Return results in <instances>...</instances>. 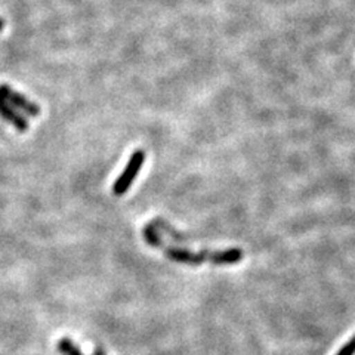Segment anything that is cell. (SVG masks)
I'll return each instance as SVG.
<instances>
[{
  "label": "cell",
  "instance_id": "1",
  "mask_svg": "<svg viewBox=\"0 0 355 355\" xmlns=\"http://www.w3.org/2000/svg\"><path fill=\"white\" fill-rule=\"evenodd\" d=\"M160 249H163L165 255L170 261L178 262V264H188V265H201L204 262H212L215 265H233V264H239L244 256L242 249H228L222 252L203 251L200 253H192L185 249H178V247L166 246L165 243Z\"/></svg>",
  "mask_w": 355,
  "mask_h": 355
},
{
  "label": "cell",
  "instance_id": "2",
  "mask_svg": "<svg viewBox=\"0 0 355 355\" xmlns=\"http://www.w3.org/2000/svg\"><path fill=\"white\" fill-rule=\"evenodd\" d=\"M144 161H145V152L144 149H136V152L132 154L131 160L127 161V166L122 172V175L118 176L117 181L114 182V185H113L114 196L120 197L129 188H131V185L134 184V181L138 175V172L141 170V167L144 165Z\"/></svg>",
  "mask_w": 355,
  "mask_h": 355
},
{
  "label": "cell",
  "instance_id": "3",
  "mask_svg": "<svg viewBox=\"0 0 355 355\" xmlns=\"http://www.w3.org/2000/svg\"><path fill=\"white\" fill-rule=\"evenodd\" d=\"M0 100L5 101L6 104H9L10 107H15V109L26 111L28 116H39L40 114V107L37 104L28 101L24 95H21L19 92L14 91L8 84L0 86Z\"/></svg>",
  "mask_w": 355,
  "mask_h": 355
},
{
  "label": "cell",
  "instance_id": "4",
  "mask_svg": "<svg viewBox=\"0 0 355 355\" xmlns=\"http://www.w3.org/2000/svg\"><path fill=\"white\" fill-rule=\"evenodd\" d=\"M0 116H2L6 122L12 123L19 132H26L28 129V123L23 116H19L14 107H10L9 104H6L5 101L0 100Z\"/></svg>",
  "mask_w": 355,
  "mask_h": 355
},
{
  "label": "cell",
  "instance_id": "5",
  "mask_svg": "<svg viewBox=\"0 0 355 355\" xmlns=\"http://www.w3.org/2000/svg\"><path fill=\"white\" fill-rule=\"evenodd\" d=\"M57 349H58L62 355H83V354L80 352V349H79L76 345H74V342L70 340V339H67V338H64V339L58 340Z\"/></svg>",
  "mask_w": 355,
  "mask_h": 355
},
{
  "label": "cell",
  "instance_id": "6",
  "mask_svg": "<svg viewBox=\"0 0 355 355\" xmlns=\"http://www.w3.org/2000/svg\"><path fill=\"white\" fill-rule=\"evenodd\" d=\"M153 224V227H158V228H161L163 230L166 234H169L172 239L174 240H176V242H188V239L187 237H182L179 233H176L174 228L170 227V224H167V222H165V221H161V219H156L154 222H152Z\"/></svg>",
  "mask_w": 355,
  "mask_h": 355
},
{
  "label": "cell",
  "instance_id": "7",
  "mask_svg": "<svg viewBox=\"0 0 355 355\" xmlns=\"http://www.w3.org/2000/svg\"><path fill=\"white\" fill-rule=\"evenodd\" d=\"M336 355H355V336H352Z\"/></svg>",
  "mask_w": 355,
  "mask_h": 355
},
{
  "label": "cell",
  "instance_id": "8",
  "mask_svg": "<svg viewBox=\"0 0 355 355\" xmlns=\"http://www.w3.org/2000/svg\"><path fill=\"white\" fill-rule=\"evenodd\" d=\"M92 355H105V352H104V349L102 348H95L93 349V352H92Z\"/></svg>",
  "mask_w": 355,
  "mask_h": 355
},
{
  "label": "cell",
  "instance_id": "9",
  "mask_svg": "<svg viewBox=\"0 0 355 355\" xmlns=\"http://www.w3.org/2000/svg\"><path fill=\"white\" fill-rule=\"evenodd\" d=\"M3 27H5V21H3L2 18H0V31L3 30Z\"/></svg>",
  "mask_w": 355,
  "mask_h": 355
}]
</instances>
